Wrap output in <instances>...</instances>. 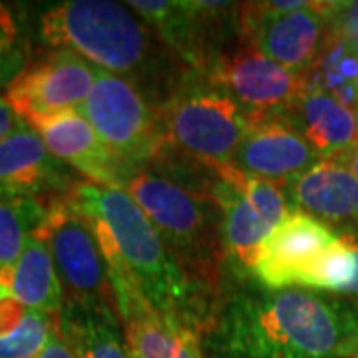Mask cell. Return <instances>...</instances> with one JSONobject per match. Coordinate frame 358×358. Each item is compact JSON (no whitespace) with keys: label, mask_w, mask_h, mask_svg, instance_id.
I'll use <instances>...</instances> for the list:
<instances>
[{"label":"cell","mask_w":358,"mask_h":358,"mask_svg":"<svg viewBox=\"0 0 358 358\" xmlns=\"http://www.w3.org/2000/svg\"><path fill=\"white\" fill-rule=\"evenodd\" d=\"M24 70L22 26L13 8L0 2V86H8Z\"/></svg>","instance_id":"d4e9b609"},{"label":"cell","mask_w":358,"mask_h":358,"mask_svg":"<svg viewBox=\"0 0 358 358\" xmlns=\"http://www.w3.org/2000/svg\"><path fill=\"white\" fill-rule=\"evenodd\" d=\"M331 159L338 162V164H343V166H345L346 169H350L358 179V143H355L352 148H348V150L343 152V154L334 155V157H331Z\"/></svg>","instance_id":"f1b7e54d"},{"label":"cell","mask_w":358,"mask_h":358,"mask_svg":"<svg viewBox=\"0 0 358 358\" xmlns=\"http://www.w3.org/2000/svg\"><path fill=\"white\" fill-rule=\"evenodd\" d=\"M56 317L18 305L0 291V358H40Z\"/></svg>","instance_id":"7402d4cb"},{"label":"cell","mask_w":358,"mask_h":358,"mask_svg":"<svg viewBox=\"0 0 358 358\" xmlns=\"http://www.w3.org/2000/svg\"><path fill=\"white\" fill-rule=\"evenodd\" d=\"M293 115H296L294 126L322 159H331L358 143L355 110L327 90L307 86Z\"/></svg>","instance_id":"d6986e66"},{"label":"cell","mask_w":358,"mask_h":358,"mask_svg":"<svg viewBox=\"0 0 358 358\" xmlns=\"http://www.w3.org/2000/svg\"><path fill=\"white\" fill-rule=\"evenodd\" d=\"M237 13L245 44L301 76L317 64L331 38L327 2H308L293 13L282 10L277 0L247 2L237 6Z\"/></svg>","instance_id":"9c48e42d"},{"label":"cell","mask_w":358,"mask_h":358,"mask_svg":"<svg viewBox=\"0 0 358 358\" xmlns=\"http://www.w3.org/2000/svg\"><path fill=\"white\" fill-rule=\"evenodd\" d=\"M50 249L66 305L82 308H114V289L98 237L68 195L46 205V217L38 229Z\"/></svg>","instance_id":"5b68a950"},{"label":"cell","mask_w":358,"mask_h":358,"mask_svg":"<svg viewBox=\"0 0 358 358\" xmlns=\"http://www.w3.org/2000/svg\"><path fill=\"white\" fill-rule=\"evenodd\" d=\"M358 259L355 241L350 235L338 237L334 245L324 253L320 263L315 268L307 289H322V291H338L346 289L357 279Z\"/></svg>","instance_id":"cb8c5ba5"},{"label":"cell","mask_w":358,"mask_h":358,"mask_svg":"<svg viewBox=\"0 0 358 358\" xmlns=\"http://www.w3.org/2000/svg\"><path fill=\"white\" fill-rule=\"evenodd\" d=\"M320 159L319 152L291 120L267 115L251 117L231 167L249 178L265 179L285 187Z\"/></svg>","instance_id":"4fadbf2b"},{"label":"cell","mask_w":358,"mask_h":358,"mask_svg":"<svg viewBox=\"0 0 358 358\" xmlns=\"http://www.w3.org/2000/svg\"><path fill=\"white\" fill-rule=\"evenodd\" d=\"M115 315L131 358H207L189 324L162 315L140 294L115 299Z\"/></svg>","instance_id":"2e32d148"},{"label":"cell","mask_w":358,"mask_h":358,"mask_svg":"<svg viewBox=\"0 0 358 358\" xmlns=\"http://www.w3.org/2000/svg\"><path fill=\"white\" fill-rule=\"evenodd\" d=\"M46 217V205L32 197H0V291L6 293L14 265L30 235Z\"/></svg>","instance_id":"603a6c76"},{"label":"cell","mask_w":358,"mask_h":358,"mask_svg":"<svg viewBox=\"0 0 358 358\" xmlns=\"http://www.w3.org/2000/svg\"><path fill=\"white\" fill-rule=\"evenodd\" d=\"M213 197L221 209L225 253L237 265L255 271L268 235L289 215L291 203L282 185L249 178L235 167H217Z\"/></svg>","instance_id":"ba28073f"},{"label":"cell","mask_w":358,"mask_h":358,"mask_svg":"<svg viewBox=\"0 0 358 358\" xmlns=\"http://www.w3.org/2000/svg\"><path fill=\"white\" fill-rule=\"evenodd\" d=\"M24 122L16 115L10 103L6 102L4 96H0V141L4 140L6 136H10L14 129H18Z\"/></svg>","instance_id":"83f0119b"},{"label":"cell","mask_w":358,"mask_h":358,"mask_svg":"<svg viewBox=\"0 0 358 358\" xmlns=\"http://www.w3.org/2000/svg\"><path fill=\"white\" fill-rule=\"evenodd\" d=\"M338 237L341 235L320 219L291 209L281 225L268 235L253 273L271 291L293 287L307 289L320 259Z\"/></svg>","instance_id":"7c38bea8"},{"label":"cell","mask_w":358,"mask_h":358,"mask_svg":"<svg viewBox=\"0 0 358 358\" xmlns=\"http://www.w3.org/2000/svg\"><path fill=\"white\" fill-rule=\"evenodd\" d=\"M355 110V117H357V140H358V103L352 108Z\"/></svg>","instance_id":"4dcf8cb0"},{"label":"cell","mask_w":358,"mask_h":358,"mask_svg":"<svg viewBox=\"0 0 358 358\" xmlns=\"http://www.w3.org/2000/svg\"><path fill=\"white\" fill-rule=\"evenodd\" d=\"M331 32L358 48V2H327Z\"/></svg>","instance_id":"484cf974"},{"label":"cell","mask_w":358,"mask_h":358,"mask_svg":"<svg viewBox=\"0 0 358 358\" xmlns=\"http://www.w3.org/2000/svg\"><path fill=\"white\" fill-rule=\"evenodd\" d=\"M68 192L60 162L28 124L0 141V197H32Z\"/></svg>","instance_id":"e0dca14e"},{"label":"cell","mask_w":358,"mask_h":358,"mask_svg":"<svg viewBox=\"0 0 358 358\" xmlns=\"http://www.w3.org/2000/svg\"><path fill=\"white\" fill-rule=\"evenodd\" d=\"M285 192L293 209L305 211L327 225H358V179L334 159H320L317 166L287 183Z\"/></svg>","instance_id":"ac0fdd59"},{"label":"cell","mask_w":358,"mask_h":358,"mask_svg":"<svg viewBox=\"0 0 358 358\" xmlns=\"http://www.w3.org/2000/svg\"><path fill=\"white\" fill-rule=\"evenodd\" d=\"M40 358H82L74 343L62 333V329L58 327V322H54V329H52L50 338L44 346Z\"/></svg>","instance_id":"4316f807"},{"label":"cell","mask_w":358,"mask_h":358,"mask_svg":"<svg viewBox=\"0 0 358 358\" xmlns=\"http://www.w3.org/2000/svg\"><path fill=\"white\" fill-rule=\"evenodd\" d=\"M358 310L303 289L239 294L213 329L215 358H350Z\"/></svg>","instance_id":"7a4b0ae2"},{"label":"cell","mask_w":358,"mask_h":358,"mask_svg":"<svg viewBox=\"0 0 358 358\" xmlns=\"http://www.w3.org/2000/svg\"><path fill=\"white\" fill-rule=\"evenodd\" d=\"M124 189L152 221L189 279L197 287H213L225 253L221 209L215 197L138 169Z\"/></svg>","instance_id":"277c9868"},{"label":"cell","mask_w":358,"mask_h":358,"mask_svg":"<svg viewBox=\"0 0 358 358\" xmlns=\"http://www.w3.org/2000/svg\"><path fill=\"white\" fill-rule=\"evenodd\" d=\"M357 88H358V80H357Z\"/></svg>","instance_id":"d6a6232c"},{"label":"cell","mask_w":358,"mask_h":358,"mask_svg":"<svg viewBox=\"0 0 358 358\" xmlns=\"http://www.w3.org/2000/svg\"><path fill=\"white\" fill-rule=\"evenodd\" d=\"M350 358H358V343H357V346H355V350H352V357Z\"/></svg>","instance_id":"1f68e13d"},{"label":"cell","mask_w":358,"mask_h":358,"mask_svg":"<svg viewBox=\"0 0 358 358\" xmlns=\"http://www.w3.org/2000/svg\"><path fill=\"white\" fill-rule=\"evenodd\" d=\"M18 305L46 315H60L66 305L64 287L60 282L50 249L46 241L34 231L26 243L18 263L14 265L6 285Z\"/></svg>","instance_id":"ffe728a7"},{"label":"cell","mask_w":358,"mask_h":358,"mask_svg":"<svg viewBox=\"0 0 358 358\" xmlns=\"http://www.w3.org/2000/svg\"><path fill=\"white\" fill-rule=\"evenodd\" d=\"M98 68L72 50H52L6 86V102L28 124L64 112H80L88 100Z\"/></svg>","instance_id":"8fae6325"},{"label":"cell","mask_w":358,"mask_h":358,"mask_svg":"<svg viewBox=\"0 0 358 358\" xmlns=\"http://www.w3.org/2000/svg\"><path fill=\"white\" fill-rule=\"evenodd\" d=\"M209 84L227 94L251 117H285L307 92V78L275 64L241 42L233 54L215 56L207 68Z\"/></svg>","instance_id":"30bf717a"},{"label":"cell","mask_w":358,"mask_h":358,"mask_svg":"<svg viewBox=\"0 0 358 358\" xmlns=\"http://www.w3.org/2000/svg\"><path fill=\"white\" fill-rule=\"evenodd\" d=\"M68 199L88 219L108 263L117 296L141 294L155 310L193 324L199 319L197 285L179 265L140 205L122 187L72 183Z\"/></svg>","instance_id":"6da1fadb"},{"label":"cell","mask_w":358,"mask_h":358,"mask_svg":"<svg viewBox=\"0 0 358 358\" xmlns=\"http://www.w3.org/2000/svg\"><path fill=\"white\" fill-rule=\"evenodd\" d=\"M28 126L38 134L58 162L84 173L90 183L124 189L136 171L106 148L96 129L80 112L32 120Z\"/></svg>","instance_id":"5bb4252c"},{"label":"cell","mask_w":358,"mask_h":358,"mask_svg":"<svg viewBox=\"0 0 358 358\" xmlns=\"http://www.w3.org/2000/svg\"><path fill=\"white\" fill-rule=\"evenodd\" d=\"M162 120L167 143L213 169L231 166L251 124V115L215 88L176 94L166 103Z\"/></svg>","instance_id":"52a82bcc"},{"label":"cell","mask_w":358,"mask_h":358,"mask_svg":"<svg viewBox=\"0 0 358 358\" xmlns=\"http://www.w3.org/2000/svg\"><path fill=\"white\" fill-rule=\"evenodd\" d=\"M128 6L154 28L179 58L207 70L211 64L207 32L209 22L227 14L233 4L225 2H176V0H131Z\"/></svg>","instance_id":"9a60e30c"},{"label":"cell","mask_w":358,"mask_h":358,"mask_svg":"<svg viewBox=\"0 0 358 358\" xmlns=\"http://www.w3.org/2000/svg\"><path fill=\"white\" fill-rule=\"evenodd\" d=\"M80 114L106 148L136 167L162 154L167 143L162 114L126 78L98 68V76Z\"/></svg>","instance_id":"8992f818"},{"label":"cell","mask_w":358,"mask_h":358,"mask_svg":"<svg viewBox=\"0 0 358 358\" xmlns=\"http://www.w3.org/2000/svg\"><path fill=\"white\" fill-rule=\"evenodd\" d=\"M350 237H352V241H355V249H357V259H358V231L357 233H352ZM345 293L350 294V296H355V299H358V273H357V279L352 281V285L346 289Z\"/></svg>","instance_id":"f546056e"},{"label":"cell","mask_w":358,"mask_h":358,"mask_svg":"<svg viewBox=\"0 0 358 358\" xmlns=\"http://www.w3.org/2000/svg\"><path fill=\"white\" fill-rule=\"evenodd\" d=\"M40 38L52 50H72L110 74L150 82L159 60L152 30L128 8L112 0H66L40 16Z\"/></svg>","instance_id":"3957f363"},{"label":"cell","mask_w":358,"mask_h":358,"mask_svg":"<svg viewBox=\"0 0 358 358\" xmlns=\"http://www.w3.org/2000/svg\"><path fill=\"white\" fill-rule=\"evenodd\" d=\"M56 322L82 358H131L114 308L64 305Z\"/></svg>","instance_id":"44dd1931"}]
</instances>
